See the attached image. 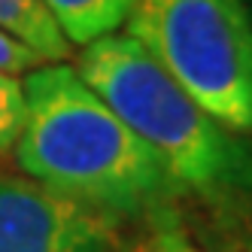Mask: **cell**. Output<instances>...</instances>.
<instances>
[{
	"mask_svg": "<svg viewBox=\"0 0 252 252\" xmlns=\"http://www.w3.org/2000/svg\"><path fill=\"white\" fill-rule=\"evenodd\" d=\"M122 228L22 170H0V252H116Z\"/></svg>",
	"mask_w": 252,
	"mask_h": 252,
	"instance_id": "4",
	"label": "cell"
},
{
	"mask_svg": "<svg viewBox=\"0 0 252 252\" xmlns=\"http://www.w3.org/2000/svg\"><path fill=\"white\" fill-rule=\"evenodd\" d=\"M25 122V85L22 76L0 70V158H9Z\"/></svg>",
	"mask_w": 252,
	"mask_h": 252,
	"instance_id": "9",
	"label": "cell"
},
{
	"mask_svg": "<svg viewBox=\"0 0 252 252\" xmlns=\"http://www.w3.org/2000/svg\"><path fill=\"white\" fill-rule=\"evenodd\" d=\"M0 31L37 52L46 64L73 58V46L67 43L43 0H0Z\"/></svg>",
	"mask_w": 252,
	"mask_h": 252,
	"instance_id": "6",
	"label": "cell"
},
{
	"mask_svg": "<svg viewBox=\"0 0 252 252\" xmlns=\"http://www.w3.org/2000/svg\"><path fill=\"white\" fill-rule=\"evenodd\" d=\"M67 43L79 49L97 37L122 31L134 0H43Z\"/></svg>",
	"mask_w": 252,
	"mask_h": 252,
	"instance_id": "8",
	"label": "cell"
},
{
	"mask_svg": "<svg viewBox=\"0 0 252 252\" xmlns=\"http://www.w3.org/2000/svg\"><path fill=\"white\" fill-rule=\"evenodd\" d=\"M122 28L216 122L252 137L249 0H134Z\"/></svg>",
	"mask_w": 252,
	"mask_h": 252,
	"instance_id": "3",
	"label": "cell"
},
{
	"mask_svg": "<svg viewBox=\"0 0 252 252\" xmlns=\"http://www.w3.org/2000/svg\"><path fill=\"white\" fill-rule=\"evenodd\" d=\"M46 64L37 52H31L28 46H22L19 40H12L9 33L0 31V70H6V73H15V76H25L28 70Z\"/></svg>",
	"mask_w": 252,
	"mask_h": 252,
	"instance_id": "10",
	"label": "cell"
},
{
	"mask_svg": "<svg viewBox=\"0 0 252 252\" xmlns=\"http://www.w3.org/2000/svg\"><path fill=\"white\" fill-rule=\"evenodd\" d=\"M116 252H207L191 237L179 210V197L164 201L122 228Z\"/></svg>",
	"mask_w": 252,
	"mask_h": 252,
	"instance_id": "7",
	"label": "cell"
},
{
	"mask_svg": "<svg viewBox=\"0 0 252 252\" xmlns=\"http://www.w3.org/2000/svg\"><path fill=\"white\" fill-rule=\"evenodd\" d=\"M179 210L207 252H252V194H183Z\"/></svg>",
	"mask_w": 252,
	"mask_h": 252,
	"instance_id": "5",
	"label": "cell"
},
{
	"mask_svg": "<svg viewBox=\"0 0 252 252\" xmlns=\"http://www.w3.org/2000/svg\"><path fill=\"white\" fill-rule=\"evenodd\" d=\"M249 9H252V0H249Z\"/></svg>",
	"mask_w": 252,
	"mask_h": 252,
	"instance_id": "11",
	"label": "cell"
},
{
	"mask_svg": "<svg viewBox=\"0 0 252 252\" xmlns=\"http://www.w3.org/2000/svg\"><path fill=\"white\" fill-rule=\"evenodd\" d=\"M76 73L146 143L183 194H252V137L216 122L131 33L73 52Z\"/></svg>",
	"mask_w": 252,
	"mask_h": 252,
	"instance_id": "2",
	"label": "cell"
},
{
	"mask_svg": "<svg viewBox=\"0 0 252 252\" xmlns=\"http://www.w3.org/2000/svg\"><path fill=\"white\" fill-rule=\"evenodd\" d=\"M25 122L12 161L25 176L128 225L179 197L155 152L125 125L70 61L22 76Z\"/></svg>",
	"mask_w": 252,
	"mask_h": 252,
	"instance_id": "1",
	"label": "cell"
}]
</instances>
